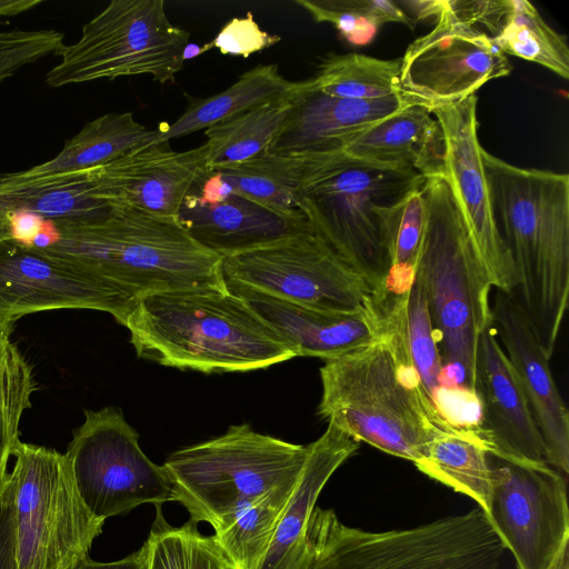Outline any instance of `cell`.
I'll use <instances>...</instances> for the list:
<instances>
[{
    "mask_svg": "<svg viewBox=\"0 0 569 569\" xmlns=\"http://www.w3.org/2000/svg\"><path fill=\"white\" fill-rule=\"evenodd\" d=\"M423 183L398 202L376 209L391 261L381 311L406 300L415 281L427 218Z\"/></svg>",
    "mask_w": 569,
    "mask_h": 569,
    "instance_id": "31",
    "label": "cell"
},
{
    "mask_svg": "<svg viewBox=\"0 0 569 569\" xmlns=\"http://www.w3.org/2000/svg\"><path fill=\"white\" fill-rule=\"evenodd\" d=\"M41 2V0H0V17L21 13L37 7Z\"/></svg>",
    "mask_w": 569,
    "mask_h": 569,
    "instance_id": "41",
    "label": "cell"
},
{
    "mask_svg": "<svg viewBox=\"0 0 569 569\" xmlns=\"http://www.w3.org/2000/svg\"><path fill=\"white\" fill-rule=\"evenodd\" d=\"M492 217L512 259L513 292L551 359L569 300V176L481 150Z\"/></svg>",
    "mask_w": 569,
    "mask_h": 569,
    "instance_id": "2",
    "label": "cell"
},
{
    "mask_svg": "<svg viewBox=\"0 0 569 569\" xmlns=\"http://www.w3.org/2000/svg\"><path fill=\"white\" fill-rule=\"evenodd\" d=\"M491 315L492 326L540 432L546 461L568 476L569 411L553 379L551 359L537 339L515 293L497 290Z\"/></svg>",
    "mask_w": 569,
    "mask_h": 569,
    "instance_id": "18",
    "label": "cell"
},
{
    "mask_svg": "<svg viewBox=\"0 0 569 569\" xmlns=\"http://www.w3.org/2000/svg\"><path fill=\"white\" fill-rule=\"evenodd\" d=\"M476 400L481 406L478 428L491 447V456L547 462L540 432L493 326L479 338Z\"/></svg>",
    "mask_w": 569,
    "mask_h": 569,
    "instance_id": "20",
    "label": "cell"
},
{
    "mask_svg": "<svg viewBox=\"0 0 569 569\" xmlns=\"http://www.w3.org/2000/svg\"><path fill=\"white\" fill-rule=\"evenodd\" d=\"M157 136L158 129L147 128L131 112L106 113L88 122L53 159L14 173L32 179L84 171L149 146Z\"/></svg>",
    "mask_w": 569,
    "mask_h": 569,
    "instance_id": "27",
    "label": "cell"
},
{
    "mask_svg": "<svg viewBox=\"0 0 569 569\" xmlns=\"http://www.w3.org/2000/svg\"><path fill=\"white\" fill-rule=\"evenodd\" d=\"M402 108L398 96L342 99L323 93L311 79L296 81L291 110L268 151L279 156L342 151L356 134Z\"/></svg>",
    "mask_w": 569,
    "mask_h": 569,
    "instance_id": "21",
    "label": "cell"
},
{
    "mask_svg": "<svg viewBox=\"0 0 569 569\" xmlns=\"http://www.w3.org/2000/svg\"><path fill=\"white\" fill-rule=\"evenodd\" d=\"M295 86L296 81L287 80L277 64H258L242 73L233 84L213 96L196 98L186 94V110L172 123L162 124L151 144L168 143L171 139L206 130L219 121L284 97Z\"/></svg>",
    "mask_w": 569,
    "mask_h": 569,
    "instance_id": "28",
    "label": "cell"
},
{
    "mask_svg": "<svg viewBox=\"0 0 569 569\" xmlns=\"http://www.w3.org/2000/svg\"><path fill=\"white\" fill-rule=\"evenodd\" d=\"M69 569H147L146 548L142 545L138 551L111 562L94 561L88 555L79 559Z\"/></svg>",
    "mask_w": 569,
    "mask_h": 569,
    "instance_id": "40",
    "label": "cell"
},
{
    "mask_svg": "<svg viewBox=\"0 0 569 569\" xmlns=\"http://www.w3.org/2000/svg\"><path fill=\"white\" fill-rule=\"evenodd\" d=\"M221 269L224 281L297 305L341 312L379 310L367 282L311 226L223 258Z\"/></svg>",
    "mask_w": 569,
    "mask_h": 569,
    "instance_id": "11",
    "label": "cell"
},
{
    "mask_svg": "<svg viewBox=\"0 0 569 569\" xmlns=\"http://www.w3.org/2000/svg\"><path fill=\"white\" fill-rule=\"evenodd\" d=\"M36 389L32 366L9 335L0 331V485L20 442V420L24 410L31 407V395Z\"/></svg>",
    "mask_w": 569,
    "mask_h": 569,
    "instance_id": "35",
    "label": "cell"
},
{
    "mask_svg": "<svg viewBox=\"0 0 569 569\" xmlns=\"http://www.w3.org/2000/svg\"><path fill=\"white\" fill-rule=\"evenodd\" d=\"M309 569H498L505 547L480 507L413 528L367 531L315 507Z\"/></svg>",
    "mask_w": 569,
    "mask_h": 569,
    "instance_id": "7",
    "label": "cell"
},
{
    "mask_svg": "<svg viewBox=\"0 0 569 569\" xmlns=\"http://www.w3.org/2000/svg\"><path fill=\"white\" fill-rule=\"evenodd\" d=\"M406 306L385 312L373 342L325 361L318 415L357 441L415 463L450 417L429 398L413 367Z\"/></svg>",
    "mask_w": 569,
    "mask_h": 569,
    "instance_id": "1",
    "label": "cell"
},
{
    "mask_svg": "<svg viewBox=\"0 0 569 569\" xmlns=\"http://www.w3.org/2000/svg\"><path fill=\"white\" fill-rule=\"evenodd\" d=\"M199 50H200V47L198 44H194V43H189L186 49H184V52H183V59L184 61L191 59V58H194V57H198L200 56L199 54Z\"/></svg>",
    "mask_w": 569,
    "mask_h": 569,
    "instance_id": "42",
    "label": "cell"
},
{
    "mask_svg": "<svg viewBox=\"0 0 569 569\" xmlns=\"http://www.w3.org/2000/svg\"><path fill=\"white\" fill-rule=\"evenodd\" d=\"M293 90L207 128L204 172L241 163L268 151L289 116Z\"/></svg>",
    "mask_w": 569,
    "mask_h": 569,
    "instance_id": "29",
    "label": "cell"
},
{
    "mask_svg": "<svg viewBox=\"0 0 569 569\" xmlns=\"http://www.w3.org/2000/svg\"><path fill=\"white\" fill-rule=\"evenodd\" d=\"M13 457L18 569H69L104 521L83 502L66 453L20 441Z\"/></svg>",
    "mask_w": 569,
    "mask_h": 569,
    "instance_id": "10",
    "label": "cell"
},
{
    "mask_svg": "<svg viewBox=\"0 0 569 569\" xmlns=\"http://www.w3.org/2000/svg\"><path fill=\"white\" fill-rule=\"evenodd\" d=\"M139 299L104 277L13 239H0V331L54 309L104 311L124 326Z\"/></svg>",
    "mask_w": 569,
    "mask_h": 569,
    "instance_id": "15",
    "label": "cell"
},
{
    "mask_svg": "<svg viewBox=\"0 0 569 569\" xmlns=\"http://www.w3.org/2000/svg\"><path fill=\"white\" fill-rule=\"evenodd\" d=\"M511 70L508 57L486 32L439 10L433 29L412 41L400 58L397 96L403 108L419 106L431 112L475 96Z\"/></svg>",
    "mask_w": 569,
    "mask_h": 569,
    "instance_id": "14",
    "label": "cell"
},
{
    "mask_svg": "<svg viewBox=\"0 0 569 569\" xmlns=\"http://www.w3.org/2000/svg\"><path fill=\"white\" fill-rule=\"evenodd\" d=\"M178 219L197 243L222 259L310 226L295 224L234 193L204 200L193 189L184 198Z\"/></svg>",
    "mask_w": 569,
    "mask_h": 569,
    "instance_id": "23",
    "label": "cell"
},
{
    "mask_svg": "<svg viewBox=\"0 0 569 569\" xmlns=\"http://www.w3.org/2000/svg\"><path fill=\"white\" fill-rule=\"evenodd\" d=\"M308 445L230 426L213 439L174 451L162 465L180 502L197 523L214 529L268 491L300 476Z\"/></svg>",
    "mask_w": 569,
    "mask_h": 569,
    "instance_id": "8",
    "label": "cell"
},
{
    "mask_svg": "<svg viewBox=\"0 0 569 569\" xmlns=\"http://www.w3.org/2000/svg\"><path fill=\"white\" fill-rule=\"evenodd\" d=\"M413 465L428 477L473 499L487 515L492 490L491 447L478 426L447 419Z\"/></svg>",
    "mask_w": 569,
    "mask_h": 569,
    "instance_id": "25",
    "label": "cell"
},
{
    "mask_svg": "<svg viewBox=\"0 0 569 569\" xmlns=\"http://www.w3.org/2000/svg\"><path fill=\"white\" fill-rule=\"evenodd\" d=\"M301 157L296 198L311 228L370 287L381 309L391 261L377 207L422 184L415 169L372 162L343 151Z\"/></svg>",
    "mask_w": 569,
    "mask_h": 569,
    "instance_id": "5",
    "label": "cell"
},
{
    "mask_svg": "<svg viewBox=\"0 0 569 569\" xmlns=\"http://www.w3.org/2000/svg\"><path fill=\"white\" fill-rule=\"evenodd\" d=\"M316 22L332 24L353 46L372 41L380 26L398 22L413 28L415 20L389 0H295Z\"/></svg>",
    "mask_w": 569,
    "mask_h": 569,
    "instance_id": "36",
    "label": "cell"
},
{
    "mask_svg": "<svg viewBox=\"0 0 569 569\" xmlns=\"http://www.w3.org/2000/svg\"><path fill=\"white\" fill-rule=\"evenodd\" d=\"M143 546L147 569H232L212 536L202 535L191 519L180 527L169 525L161 505H156Z\"/></svg>",
    "mask_w": 569,
    "mask_h": 569,
    "instance_id": "34",
    "label": "cell"
},
{
    "mask_svg": "<svg viewBox=\"0 0 569 569\" xmlns=\"http://www.w3.org/2000/svg\"><path fill=\"white\" fill-rule=\"evenodd\" d=\"M480 29L505 54L538 63L567 80L569 48L527 0H487Z\"/></svg>",
    "mask_w": 569,
    "mask_h": 569,
    "instance_id": "26",
    "label": "cell"
},
{
    "mask_svg": "<svg viewBox=\"0 0 569 569\" xmlns=\"http://www.w3.org/2000/svg\"><path fill=\"white\" fill-rule=\"evenodd\" d=\"M281 41L278 34L262 30L251 12L229 20L216 37L200 47L199 54L218 49L222 54L248 58Z\"/></svg>",
    "mask_w": 569,
    "mask_h": 569,
    "instance_id": "38",
    "label": "cell"
},
{
    "mask_svg": "<svg viewBox=\"0 0 569 569\" xmlns=\"http://www.w3.org/2000/svg\"><path fill=\"white\" fill-rule=\"evenodd\" d=\"M0 569H18L14 487L10 472L0 485Z\"/></svg>",
    "mask_w": 569,
    "mask_h": 569,
    "instance_id": "39",
    "label": "cell"
},
{
    "mask_svg": "<svg viewBox=\"0 0 569 569\" xmlns=\"http://www.w3.org/2000/svg\"><path fill=\"white\" fill-rule=\"evenodd\" d=\"M53 221L56 240L40 251L104 277L137 299L227 287L222 258L197 243L178 218L110 208Z\"/></svg>",
    "mask_w": 569,
    "mask_h": 569,
    "instance_id": "4",
    "label": "cell"
},
{
    "mask_svg": "<svg viewBox=\"0 0 569 569\" xmlns=\"http://www.w3.org/2000/svg\"><path fill=\"white\" fill-rule=\"evenodd\" d=\"M297 481L268 491L213 529L232 569L260 568Z\"/></svg>",
    "mask_w": 569,
    "mask_h": 569,
    "instance_id": "32",
    "label": "cell"
},
{
    "mask_svg": "<svg viewBox=\"0 0 569 569\" xmlns=\"http://www.w3.org/2000/svg\"><path fill=\"white\" fill-rule=\"evenodd\" d=\"M443 133L446 180L492 287L513 293L518 277L492 217L478 139L477 97L431 111Z\"/></svg>",
    "mask_w": 569,
    "mask_h": 569,
    "instance_id": "16",
    "label": "cell"
},
{
    "mask_svg": "<svg viewBox=\"0 0 569 569\" xmlns=\"http://www.w3.org/2000/svg\"><path fill=\"white\" fill-rule=\"evenodd\" d=\"M360 442L328 421L308 455L259 569H309L312 560L310 517L325 485Z\"/></svg>",
    "mask_w": 569,
    "mask_h": 569,
    "instance_id": "22",
    "label": "cell"
},
{
    "mask_svg": "<svg viewBox=\"0 0 569 569\" xmlns=\"http://www.w3.org/2000/svg\"><path fill=\"white\" fill-rule=\"evenodd\" d=\"M491 463L487 516L518 569H569L567 476L547 462Z\"/></svg>",
    "mask_w": 569,
    "mask_h": 569,
    "instance_id": "13",
    "label": "cell"
},
{
    "mask_svg": "<svg viewBox=\"0 0 569 569\" xmlns=\"http://www.w3.org/2000/svg\"><path fill=\"white\" fill-rule=\"evenodd\" d=\"M206 147L173 151L149 144L86 170L90 196L110 208L178 218L181 204L204 172Z\"/></svg>",
    "mask_w": 569,
    "mask_h": 569,
    "instance_id": "17",
    "label": "cell"
},
{
    "mask_svg": "<svg viewBox=\"0 0 569 569\" xmlns=\"http://www.w3.org/2000/svg\"><path fill=\"white\" fill-rule=\"evenodd\" d=\"M406 337L409 355L420 381L429 398L440 408L439 393L445 386L446 371L428 301L416 277L407 299Z\"/></svg>",
    "mask_w": 569,
    "mask_h": 569,
    "instance_id": "37",
    "label": "cell"
},
{
    "mask_svg": "<svg viewBox=\"0 0 569 569\" xmlns=\"http://www.w3.org/2000/svg\"><path fill=\"white\" fill-rule=\"evenodd\" d=\"M189 36L169 20L163 0H112L83 26L78 41L60 49L46 82L59 88L132 76L173 82Z\"/></svg>",
    "mask_w": 569,
    "mask_h": 569,
    "instance_id": "9",
    "label": "cell"
},
{
    "mask_svg": "<svg viewBox=\"0 0 569 569\" xmlns=\"http://www.w3.org/2000/svg\"><path fill=\"white\" fill-rule=\"evenodd\" d=\"M301 169L300 156L266 151L248 161L213 170L231 193L246 198L295 224L308 223L300 211L296 188Z\"/></svg>",
    "mask_w": 569,
    "mask_h": 569,
    "instance_id": "30",
    "label": "cell"
},
{
    "mask_svg": "<svg viewBox=\"0 0 569 569\" xmlns=\"http://www.w3.org/2000/svg\"><path fill=\"white\" fill-rule=\"evenodd\" d=\"M124 327L140 358L166 367L204 373L243 372L296 357L227 287L144 296Z\"/></svg>",
    "mask_w": 569,
    "mask_h": 569,
    "instance_id": "3",
    "label": "cell"
},
{
    "mask_svg": "<svg viewBox=\"0 0 569 569\" xmlns=\"http://www.w3.org/2000/svg\"><path fill=\"white\" fill-rule=\"evenodd\" d=\"M400 58L386 60L370 56L331 54L310 78L323 93L351 100H377L397 96Z\"/></svg>",
    "mask_w": 569,
    "mask_h": 569,
    "instance_id": "33",
    "label": "cell"
},
{
    "mask_svg": "<svg viewBox=\"0 0 569 569\" xmlns=\"http://www.w3.org/2000/svg\"><path fill=\"white\" fill-rule=\"evenodd\" d=\"M427 218L416 278L425 291L450 382L476 399L479 338L492 327L491 281L442 177L423 183Z\"/></svg>",
    "mask_w": 569,
    "mask_h": 569,
    "instance_id": "6",
    "label": "cell"
},
{
    "mask_svg": "<svg viewBox=\"0 0 569 569\" xmlns=\"http://www.w3.org/2000/svg\"><path fill=\"white\" fill-rule=\"evenodd\" d=\"M66 456L83 502L103 521L143 503L174 501L163 467L143 453L138 432L117 407L84 410Z\"/></svg>",
    "mask_w": 569,
    "mask_h": 569,
    "instance_id": "12",
    "label": "cell"
},
{
    "mask_svg": "<svg viewBox=\"0 0 569 569\" xmlns=\"http://www.w3.org/2000/svg\"><path fill=\"white\" fill-rule=\"evenodd\" d=\"M345 153L415 169L426 179L446 178L445 140L439 122L419 106H409L356 134Z\"/></svg>",
    "mask_w": 569,
    "mask_h": 569,
    "instance_id": "24",
    "label": "cell"
},
{
    "mask_svg": "<svg viewBox=\"0 0 569 569\" xmlns=\"http://www.w3.org/2000/svg\"><path fill=\"white\" fill-rule=\"evenodd\" d=\"M226 286L296 357L337 358L373 342L383 330L385 316L373 308L353 312L320 310L237 282L226 281Z\"/></svg>",
    "mask_w": 569,
    "mask_h": 569,
    "instance_id": "19",
    "label": "cell"
}]
</instances>
